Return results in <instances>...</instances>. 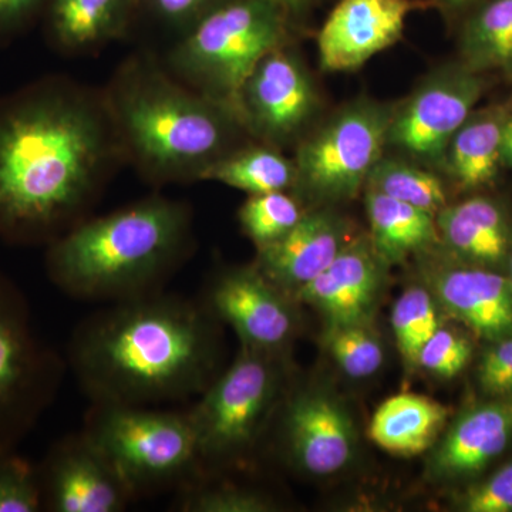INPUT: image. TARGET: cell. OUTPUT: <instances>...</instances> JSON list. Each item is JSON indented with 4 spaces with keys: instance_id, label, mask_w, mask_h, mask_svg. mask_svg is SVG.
I'll return each mask as SVG.
<instances>
[{
    "instance_id": "6da1fadb",
    "label": "cell",
    "mask_w": 512,
    "mask_h": 512,
    "mask_svg": "<svg viewBox=\"0 0 512 512\" xmlns=\"http://www.w3.org/2000/svg\"><path fill=\"white\" fill-rule=\"evenodd\" d=\"M123 160L101 93L47 77L0 96V239L47 247Z\"/></svg>"
},
{
    "instance_id": "7a4b0ae2",
    "label": "cell",
    "mask_w": 512,
    "mask_h": 512,
    "mask_svg": "<svg viewBox=\"0 0 512 512\" xmlns=\"http://www.w3.org/2000/svg\"><path fill=\"white\" fill-rule=\"evenodd\" d=\"M218 325L200 301L175 293L109 303L74 328L67 366L90 403L194 402L221 373Z\"/></svg>"
},
{
    "instance_id": "3957f363",
    "label": "cell",
    "mask_w": 512,
    "mask_h": 512,
    "mask_svg": "<svg viewBox=\"0 0 512 512\" xmlns=\"http://www.w3.org/2000/svg\"><path fill=\"white\" fill-rule=\"evenodd\" d=\"M192 251L191 208L151 195L84 218L47 245L45 269L64 295L109 305L165 291Z\"/></svg>"
},
{
    "instance_id": "277c9868",
    "label": "cell",
    "mask_w": 512,
    "mask_h": 512,
    "mask_svg": "<svg viewBox=\"0 0 512 512\" xmlns=\"http://www.w3.org/2000/svg\"><path fill=\"white\" fill-rule=\"evenodd\" d=\"M124 160L150 183H194L234 148L238 114L148 56L128 57L101 92Z\"/></svg>"
},
{
    "instance_id": "5b68a950",
    "label": "cell",
    "mask_w": 512,
    "mask_h": 512,
    "mask_svg": "<svg viewBox=\"0 0 512 512\" xmlns=\"http://www.w3.org/2000/svg\"><path fill=\"white\" fill-rule=\"evenodd\" d=\"M291 20L269 0H225L178 37L165 67L238 114L245 80L262 57L288 45Z\"/></svg>"
},
{
    "instance_id": "8992f818",
    "label": "cell",
    "mask_w": 512,
    "mask_h": 512,
    "mask_svg": "<svg viewBox=\"0 0 512 512\" xmlns=\"http://www.w3.org/2000/svg\"><path fill=\"white\" fill-rule=\"evenodd\" d=\"M82 430L109 460L134 501L175 493L200 470L187 410L90 403Z\"/></svg>"
},
{
    "instance_id": "52a82bcc",
    "label": "cell",
    "mask_w": 512,
    "mask_h": 512,
    "mask_svg": "<svg viewBox=\"0 0 512 512\" xmlns=\"http://www.w3.org/2000/svg\"><path fill=\"white\" fill-rule=\"evenodd\" d=\"M279 356L244 348L187 409L200 470H224L251 451L281 393Z\"/></svg>"
},
{
    "instance_id": "ba28073f",
    "label": "cell",
    "mask_w": 512,
    "mask_h": 512,
    "mask_svg": "<svg viewBox=\"0 0 512 512\" xmlns=\"http://www.w3.org/2000/svg\"><path fill=\"white\" fill-rule=\"evenodd\" d=\"M64 362L37 335L28 299L0 272V453L16 450L55 402Z\"/></svg>"
},
{
    "instance_id": "9c48e42d",
    "label": "cell",
    "mask_w": 512,
    "mask_h": 512,
    "mask_svg": "<svg viewBox=\"0 0 512 512\" xmlns=\"http://www.w3.org/2000/svg\"><path fill=\"white\" fill-rule=\"evenodd\" d=\"M393 110L359 100L303 140L296 151V183L315 200L353 198L383 158Z\"/></svg>"
},
{
    "instance_id": "30bf717a",
    "label": "cell",
    "mask_w": 512,
    "mask_h": 512,
    "mask_svg": "<svg viewBox=\"0 0 512 512\" xmlns=\"http://www.w3.org/2000/svg\"><path fill=\"white\" fill-rule=\"evenodd\" d=\"M484 80L463 63L430 76L393 110L387 144L417 160L443 163L451 138L483 96Z\"/></svg>"
},
{
    "instance_id": "8fae6325",
    "label": "cell",
    "mask_w": 512,
    "mask_h": 512,
    "mask_svg": "<svg viewBox=\"0 0 512 512\" xmlns=\"http://www.w3.org/2000/svg\"><path fill=\"white\" fill-rule=\"evenodd\" d=\"M200 302L212 318L234 329L244 348L281 356L295 335V299L255 265L215 275Z\"/></svg>"
},
{
    "instance_id": "7c38bea8",
    "label": "cell",
    "mask_w": 512,
    "mask_h": 512,
    "mask_svg": "<svg viewBox=\"0 0 512 512\" xmlns=\"http://www.w3.org/2000/svg\"><path fill=\"white\" fill-rule=\"evenodd\" d=\"M318 109V96L302 63L286 46L259 60L238 97L242 127L269 146L298 136Z\"/></svg>"
},
{
    "instance_id": "4fadbf2b",
    "label": "cell",
    "mask_w": 512,
    "mask_h": 512,
    "mask_svg": "<svg viewBox=\"0 0 512 512\" xmlns=\"http://www.w3.org/2000/svg\"><path fill=\"white\" fill-rule=\"evenodd\" d=\"M37 468L43 511L121 512L134 501L109 460L83 430L57 440Z\"/></svg>"
},
{
    "instance_id": "5bb4252c",
    "label": "cell",
    "mask_w": 512,
    "mask_h": 512,
    "mask_svg": "<svg viewBox=\"0 0 512 512\" xmlns=\"http://www.w3.org/2000/svg\"><path fill=\"white\" fill-rule=\"evenodd\" d=\"M427 0H339L318 35L320 64L352 72L399 42L407 19L429 8ZM434 5V3H433Z\"/></svg>"
},
{
    "instance_id": "9a60e30c",
    "label": "cell",
    "mask_w": 512,
    "mask_h": 512,
    "mask_svg": "<svg viewBox=\"0 0 512 512\" xmlns=\"http://www.w3.org/2000/svg\"><path fill=\"white\" fill-rule=\"evenodd\" d=\"M281 437L292 466L311 476L338 473L355 457V424L345 406L330 394L292 396L282 409Z\"/></svg>"
},
{
    "instance_id": "2e32d148",
    "label": "cell",
    "mask_w": 512,
    "mask_h": 512,
    "mask_svg": "<svg viewBox=\"0 0 512 512\" xmlns=\"http://www.w3.org/2000/svg\"><path fill=\"white\" fill-rule=\"evenodd\" d=\"M386 266L369 237L357 238L293 299L323 313L329 326L370 323Z\"/></svg>"
},
{
    "instance_id": "e0dca14e",
    "label": "cell",
    "mask_w": 512,
    "mask_h": 512,
    "mask_svg": "<svg viewBox=\"0 0 512 512\" xmlns=\"http://www.w3.org/2000/svg\"><path fill=\"white\" fill-rule=\"evenodd\" d=\"M440 308L460 320L478 338H512V284L495 269L470 264L437 266L429 274Z\"/></svg>"
},
{
    "instance_id": "ac0fdd59",
    "label": "cell",
    "mask_w": 512,
    "mask_h": 512,
    "mask_svg": "<svg viewBox=\"0 0 512 512\" xmlns=\"http://www.w3.org/2000/svg\"><path fill=\"white\" fill-rule=\"evenodd\" d=\"M348 244V228L339 215L326 210L303 212L284 237L258 248L254 265L276 288L293 298Z\"/></svg>"
},
{
    "instance_id": "d6986e66",
    "label": "cell",
    "mask_w": 512,
    "mask_h": 512,
    "mask_svg": "<svg viewBox=\"0 0 512 512\" xmlns=\"http://www.w3.org/2000/svg\"><path fill=\"white\" fill-rule=\"evenodd\" d=\"M511 444L512 397H491L454 420L431 454V477L456 481L477 476Z\"/></svg>"
},
{
    "instance_id": "ffe728a7",
    "label": "cell",
    "mask_w": 512,
    "mask_h": 512,
    "mask_svg": "<svg viewBox=\"0 0 512 512\" xmlns=\"http://www.w3.org/2000/svg\"><path fill=\"white\" fill-rule=\"evenodd\" d=\"M440 242L464 264L497 269L508 262L510 224L500 204L474 197L444 207L436 215Z\"/></svg>"
},
{
    "instance_id": "44dd1931",
    "label": "cell",
    "mask_w": 512,
    "mask_h": 512,
    "mask_svg": "<svg viewBox=\"0 0 512 512\" xmlns=\"http://www.w3.org/2000/svg\"><path fill=\"white\" fill-rule=\"evenodd\" d=\"M140 0H47L43 20L50 43L86 53L126 35Z\"/></svg>"
},
{
    "instance_id": "7402d4cb",
    "label": "cell",
    "mask_w": 512,
    "mask_h": 512,
    "mask_svg": "<svg viewBox=\"0 0 512 512\" xmlns=\"http://www.w3.org/2000/svg\"><path fill=\"white\" fill-rule=\"evenodd\" d=\"M448 414L450 410L444 404L429 397L397 394L373 414L369 436L389 453L416 456L433 446L446 426Z\"/></svg>"
},
{
    "instance_id": "603a6c76",
    "label": "cell",
    "mask_w": 512,
    "mask_h": 512,
    "mask_svg": "<svg viewBox=\"0 0 512 512\" xmlns=\"http://www.w3.org/2000/svg\"><path fill=\"white\" fill-rule=\"evenodd\" d=\"M508 114L501 107L473 111L448 144L443 163L464 190L493 183L503 160Z\"/></svg>"
},
{
    "instance_id": "cb8c5ba5",
    "label": "cell",
    "mask_w": 512,
    "mask_h": 512,
    "mask_svg": "<svg viewBox=\"0 0 512 512\" xmlns=\"http://www.w3.org/2000/svg\"><path fill=\"white\" fill-rule=\"evenodd\" d=\"M370 241L386 265L439 244L436 215L375 190L366 192Z\"/></svg>"
},
{
    "instance_id": "d4e9b609",
    "label": "cell",
    "mask_w": 512,
    "mask_h": 512,
    "mask_svg": "<svg viewBox=\"0 0 512 512\" xmlns=\"http://www.w3.org/2000/svg\"><path fill=\"white\" fill-rule=\"evenodd\" d=\"M201 181H214L248 195L268 194L295 187L296 168L269 144L234 147L208 167Z\"/></svg>"
},
{
    "instance_id": "484cf974",
    "label": "cell",
    "mask_w": 512,
    "mask_h": 512,
    "mask_svg": "<svg viewBox=\"0 0 512 512\" xmlns=\"http://www.w3.org/2000/svg\"><path fill=\"white\" fill-rule=\"evenodd\" d=\"M463 64L473 72L512 73V0H483L460 37Z\"/></svg>"
},
{
    "instance_id": "4316f807",
    "label": "cell",
    "mask_w": 512,
    "mask_h": 512,
    "mask_svg": "<svg viewBox=\"0 0 512 512\" xmlns=\"http://www.w3.org/2000/svg\"><path fill=\"white\" fill-rule=\"evenodd\" d=\"M366 184H369V190L382 192L387 197L434 215L446 207V190L440 178L402 160L383 157L373 168Z\"/></svg>"
},
{
    "instance_id": "83f0119b",
    "label": "cell",
    "mask_w": 512,
    "mask_h": 512,
    "mask_svg": "<svg viewBox=\"0 0 512 512\" xmlns=\"http://www.w3.org/2000/svg\"><path fill=\"white\" fill-rule=\"evenodd\" d=\"M440 326V303L424 286H410L394 303V339L407 365L417 366L420 350Z\"/></svg>"
},
{
    "instance_id": "f1b7e54d",
    "label": "cell",
    "mask_w": 512,
    "mask_h": 512,
    "mask_svg": "<svg viewBox=\"0 0 512 512\" xmlns=\"http://www.w3.org/2000/svg\"><path fill=\"white\" fill-rule=\"evenodd\" d=\"M302 215L298 201L286 191H278L249 195L239 208L238 220L242 231L258 249L284 237Z\"/></svg>"
},
{
    "instance_id": "f546056e",
    "label": "cell",
    "mask_w": 512,
    "mask_h": 512,
    "mask_svg": "<svg viewBox=\"0 0 512 512\" xmlns=\"http://www.w3.org/2000/svg\"><path fill=\"white\" fill-rule=\"evenodd\" d=\"M326 345L336 365L352 379H365L383 365V346L370 323L329 326Z\"/></svg>"
},
{
    "instance_id": "4dcf8cb0",
    "label": "cell",
    "mask_w": 512,
    "mask_h": 512,
    "mask_svg": "<svg viewBox=\"0 0 512 512\" xmlns=\"http://www.w3.org/2000/svg\"><path fill=\"white\" fill-rule=\"evenodd\" d=\"M43 511L39 468L18 451L0 453V512Z\"/></svg>"
},
{
    "instance_id": "1f68e13d",
    "label": "cell",
    "mask_w": 512,
    "mask_h": 512,
    "mask_svg": "<svg viewBox=\"0 0 512 512\" xmlns=\"http://www.w3.org/2000/svg\"><path fill=\"white\" fill-rule=\"evenodd\" d=\"M473 357V345L456 330L440 326L420 350L417 366L431 375L451 379L460 375Z\"/></svg>"
},
{
    "instance_id": "d6a6232c",
    "label": "cell",
    "mask_w": 512,
    "mask_h": 512,
    "mask_svg": "<svg viewBox=\"0 0 512 512\" xmlns=\"http://www.w3.org/2000/svg\"><path fill=\"white\" fill-rule=\"evenodd\" d=\"M467 512H512V461L461 495Z\"/></svg>"
},
{
    "instance_id": "836d02e7",
    "label": "cell",
    "mask_w": 512,
    "mask_h": 512,
    "mask_svg": "<svg viewBox=\"0 0 512 512\" xmlns=\"http://www.w3.org/2000/svg\"><path fill=\"white\" fill-rule=\"evenodd\" d=\"M481 390L490 397H512V338L490 342L477 367Z\"/></svg>"
},
{
    "instance_id": "e575fe53",
    "label": "cell",
    "mask_w": 512,
    "mask_h": 512,
    "mask_svg": "<svg viewBox=\"0 0 512 512\" xmlns=\"http://www.w3.org/2000/svg\"><path fill=\"white\" fill-rule=\"evenodd\" d=\"M224 2L225 0H140V8L146 9L158 22L180 36Z\"/></svg>"
},
{
    "instance_id": "d590c367",
    "label": "cell",
    "mask_w": 512,
    "mask_h": 512,
    "mask_svg": "<svg viewBox=\"0 0 512 512\" xmlns=\"http://www.w3.org/2000/svg\"><path fill=\"white\" fill-rule=\"evenodd\" d=\"M47 0H0V45L16 37L43 18Z\"/></svg>"
},
{
    "instance_id": "8d00e7d4",
    "label": "cell",
    "mask_w": 512,
    "mask_h": 512,
    "mask_svg": "<svg viewBox=\"0 0 512 512\" xmlns=\"http://www.w3.org/2000/svg\"><path fill=\"white\" fill-rule=\"evenodd\" d=\"M269 2L284 10L289 18L295 19L308 12L318 0H269Z\"/></svg>"
},
{
    "instance_id": "74e56055",
    "label": "cell",
    "mask_w": 512,
    "mask_h": 512,
    "mask_svg": "<svg viewBox=\"0 0 512 512\" xmlns=\"http://www.w3.org/2000/svg\"><path fill=\"white\" fill-rule=\"evenodd\" d=\"M481 2L483 0H433L434 5H439L447 12H463V10L474 8Z\"/></svg>"
},
{
    "instance_id": "f35d334b",
    "label": "cell",
    "mask_w": 512,
    "mask_h": 512,
    "mask_svg": "<svg viewBox=\"0 0 512 512\" xmlns=\"http://www.w3.org/2000/svg\"><path fill=\"white\" fill-rule=\"evenodd\" d=\"M503 160L512 167V116L505 121L503 138Z\"/></svg>"
},
{
    "instance_id": "ab89813d",
    "label": "cell",
    "mask_w": 512,
    "mask_h": 512,
    "mask_svg": "<svg viewBox=\"0 0 512 512\" xmlns=\"http://www.w3.org/2000/svg\"><path fill=\"white\" fill-rule=\"evenodd\" d=\"M508 268H510V275H508V278H510L512 284V244L510 249V256H508Z\"/></svg>"
}]
</instances>
